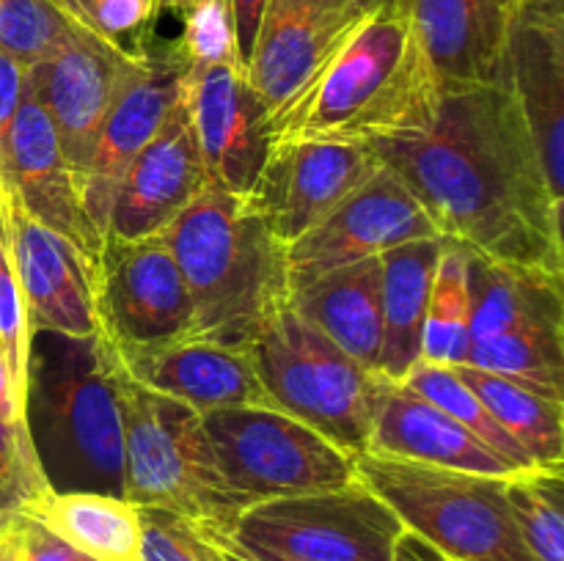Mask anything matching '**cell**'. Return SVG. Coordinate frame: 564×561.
I'll return each mask as SVG.
<instances>
[{
  "label": "cell",
  "mask_w": 564,
  "mask_h": 561,
  "mask_svg": "<svg viewBox=\"0 0 564 561\" xmlns=\"http://www.w3.org/2000/svg\"><path fill=\"white\" fill-rule=\"evenodd\" d=\"M516 3H518V0H499V6H501V9H505V11H510Z\"/></svg>",
  "instance_id": "cell-50"
},
{
  "label": "cell",
  "mask_w": 564,
  "mask_h": 561,
  "mask_svg": "<svg viewBox=\"0 0 564 561\" xmlns=\"http://www.w3.org/2000/svg\"><path fill=\"white\" fill-rule=\"evenodd\" d=\"M231 16V33H235V58L242 72L248 69L251 61L253 42H257L259 22H262L264 6L268 0H226Z\"/></svg>",
  "instance_id": "cell-40"
},
{
  "label": "cell",
  "mask_w": 564,
  "mask_h": 561,
  "mask_svg": "<svg viewBox=\"0 0 564 561\" xmlns=\"http://www.w3.org/2000/svg\"><path fill=\"white\" fill-rule=\"evenodd\" d=\"M0 352L9 361L17 391L28 396V361H31V328H28L25 302L11 264L9 237H6L3 201H0Z\"/></svg>",
  "instance_id": "cell-36"
},
{
  "label": "cell",
  "mask_w": 564,
  "mask_h": 561,
  "mask_svg": "<svg viewBox=\"0 0 564 561\" xmlns=\"http://www.w3.org/2000/svg\"><path fill=\"white\" fill-rule=\"evenodd\" d=\"M466 366L516 380L564 402V328L518 330L474 341Z\"/></svg>",
  "instance_id": "cell-30"
},
{
  "label": "cell",
  "mask_w": 564,
  "mask_h": 561,
  "mask_svg": "<svg viewBox=\"0 0 564 561\" xmlns=\"http://www.w3.org/2000/svg\"><path fill=\"white\" fill-rule=\"evenodd\" d=\"M0 561H25V534L20 512H0Z\"/></svg>",
  "instance_id": "cell-43"
},
{
  "label": "cell",
  "mask_w": 564,
  "mask_h": 561,
  "mask_svg": "<svg viewBox=\"0 0 564 561\" xmlns=\"http://www.w3.org/2000/svg\"><path fill=\"white\" fill-rule=\"evenodd\" d=\"M187 72L191 64L180 53L176 42L149 47L99 124L91 152L77 168V182L88 218L102 237L116 187L127 165L163 130L176 99L182 97Z\"/></svg>",
  "instance_id": "cell-14"
},
{
  "label": "cell",
  "mask_w": 564,
  "mask_h": 561,
  "mask_svg": "<svg viewBox=\"0 0 564 561\" xmlns=\"http://www.w3.org/2000/svg\"><path fill=\"white\" fill-rule=\"evenodd\" d=\"M44 487L50 484L39 465L28 424L0 421V512H17Z\"/></svg>",
  "instance_id": "cell-38"
},
{
  "label": "cell",
  "mask_w": 564,
  "mask_h": 561,
  "mask_svg": "<svg viewBox=\"0 0 564 561\" xmlns=\"http://www.w3.org/2000/svg\"><path fill=\"white\" fill-rule=\"evenodd\" d=\"M358 479L411 537L444 561H534L507 501V479L358 454Z\"/></svg>",
  "instance_id": "cell-6"
},
{
  "label": "cell",
  "mask_w": 564,
  "mask_h": 561,
  "mask_svg": "<svg viewBox=\"0 0 564 561\" xmlns=\"http://www.w3.org/2000/svg\"><path fill=\"white\" fill-rule=\"evenodd\" d=\"M507 501L534 561H564V471L516 473L507 479Z\"/></svg>",
  "instance_id": "cell-32"
},
{
  "label": "cell",
  "mask_w": 564,
  "mask_h": 561,
  "mask_svg": "<svg viewBox=\"0 0 564 561\" xmlns=\"http://www.w3.org/2000/svg\"><path fill=\"white\" fill-rule=\"evenodd\" d=\"M444 240H416L391 248L380 256V319L383 341L375 372L391 383L422 361V328L430 286L438 267Z\"/></svg>",
  "instance_id": "cell-25"
},
{
  "label": "cell",
  "mask_w": 564,
  "mask_h": 561,
  "mask_svg": "<svg viewBox=\"0 0 564 561\" xmlns=\"http://www.w3.org/2000/svg\"><path fill=\"white\" fill-rule=\"evenodd\" d=\"M119 385L124 413V501L229 534L246 501L226 484L202 413L138 385L127 377L121 363Z\"/></svg>",
  "instance_id": "cell-5"
},
{
  "label": "cell",
  "mask_w": 564,
  "mask_h": 561,
  "mask_svg": "<svg viewBox=\"0 0 564 561\" xmlns=\"http://www.w3.org/2000/svg\"><path fill=\"white\" fill-rule=\"evenodd\" d=\"M182 33L176 47L191 66L235 61V33L226 0H198L180 11Z\"/></svg>",
  "instance_id": "cell-37"
},
{
  "label": "cell",
  "mask_w": 564,
  "mask_h": 561,
  "mask_svg": "<svg viewBox=\"0 0 564 561\" xmlns=\"http://www.w3.org/2000/svg\"><path fill=\"white\" fill-rule=\"evenodd\" d=\"M141 55L119 50L72 22L69 33L36 64L25 66V86L42 102L66 160L80 168L99 124L119 97Z\"/></svg>",
  "instance_id": "cell-15"
},
{
  "label": "cell",
  "mask_w": 564,
  "mask_h": 561,
  "mask_svg": "<svg viewBox=\"0 0 564 561\" xmlns=\"http://www.w3.org/2000/svg\"><path fill=\"white\" fill-rule=\"evenodd\" d=\"M25 421L50 487L124 498L119 361L102 336H31Z\"/></svg>",
  "instance_id": "cell-3"
},
{
  "label": "cell",
  "mask_w": 564,
  "mask_h": 561,
  "mask_svg": "<svg viewBox=\"0 0 564 561\" xmlns=\"http://www.w3.org/2000/svg\"><path fill=\"white\" fill-rule=\"evenodd\" d=\"M25 88V66L0 53V190H9V135Z\"/></svg>",
  "instance_id": "cell-39"
},
{
  "label": "cell",
  "mask_w": 564,
  "mask_h": 561,
  "mask_svg": "<svg viewBox=\"0 0 564 561\" xmlns=\"http://www.w3.org/2000/svg\"><path fill=\"white\" fill-rule=\"evenodd\" d=\"M286 306L364 369H378L383 341L380 256L341 264L292 284L286 292Z\"/></svg>",
  "instance_id": "cell-23"
},
{
  "label": "cell",
  "mask_w": 564,
  "mask_h": 561,
  "mask_svg": "<svg viewBox=\"0 0 564 561\" xmlns=\"http://www.w3.org/2000/svg\"><path fill=\"white\" fill-rule=\"evenodd\" d=\"M416 240H444V234L422 198L389 165H380L323 223L286 248V278L290 286L301 284Z\"/></svg>",
  "instance_id": "cell-11"
},
{
  "label": "cell",
  "mask_w": 564,
  "mask_h": 561,
  "mask_svg": "<svg viewBox=\"0 0 564 561\" xmlns=\"http://www.w3.org/2000/svg\"><path fill=\"white\" fill-rule=\"evenodd\" d=\"M141 559L138 561H224L204 528L163 509H141Z\"/></svg>",
  "instance_id": "cell-35"
},
{
  "label": "cell",
  "mask_w": 564,
  "mask_h": 561,
  "mask_svg": "<svg viewBox=\"0 0 564 561\" xmlns=\"http://www.w3.org/2000/svg\"><path fill=\"white\" fill-rule=\"evenodd\" d=\"M69 561H94V559H88V556H83V553H75V550H72Z\"/></svg>",
  "instance_id": "cell-49"
},
{
  "label": "cell",
  "mask_w": 564,
  "mask_h": 561,
  "mask_svg": "<svg viewBox=\"0 0 564 561\" xmlns=\"http://www.w3.org/2000/svg\"><path fill=\"white\" fill-rule=\"evenodd\" d=\"M191 3H198V0H165V9H171L180 14V11H185Z\"/></svg>",
  "instance_id": "cell-46"
},
{
  "label": "cell",
  "mask_w": 564,
  "mask_h": 561,
  "mask_svg": "<svg viewBox=\"0 0 564 561\" xmlns=\"http://www.w3.org/2000/svg\"><path fill=\"white\" fill-rule=\"evenodd\" d=\"M471 256L457 242L444 240L422 328V361L435 366H466L471 352Z\"/></svg>",
  "instance_id": "cell-29"
},
{
  "label": "cell",
  "mask_w": 564,
  "mask_h": 561,
  "mask_svg": "<svg viewBox=\"0 0 564 561\" xmlns=\"http://www.w3.org/2000/svg\"><path fill=\"white\" fill-rule=\"evenodd\" d=\"M444 82L413 36L402 0L372 9L314 80L270 121L273 141L372 146L435 119Z\"/></svg>",
  "instance_id": "cell-2"
},
{
  "label": "cell",
  "mask_w": 564,
  "mask_h": 561,
  "mask_svg": "<svg viewBox=\"0 0 564 561\" xmlns=\"http://www.w3.org/2000/svg\"><path fill=\"white\" fill-rule=\"evenodd\" d=\"M402 6L444 86L494 82L507 20L499 0H402Z\"/></svg>",
  "instance_id": "cell-24"
},
{
  "label": "cell",
  "mask_w": 564,
  "mask_h": 561,
  "mask_svg": "<svg viewBox=\"0 0 564 561\" xmlns=\"http://www.w3.org/2000/svg\"><path fill=\"white\" fill-rule=\"evenodd\" d=\"M185 105L213 187L248 196L270 152V119L235 61L191 66Z\"/></svg>",
  "instance_id": "cell-16"
},
{
  "label": "cell",
  "mask_w": 564,
  "mask_h": 561,
  "mask_svg": "<svg viewBox=\"0 0 564 561\" xmlns=\"http://www.w3.org/2000/svg\"><path fill=\"white\" fill-rule=\"evenodd\" d=\"M193 300L198 339L248 346L286 302L284 245L248 196L209 185L163 231Z\"/></svg>",
  "instance_id": "cell-4"
},
{
  "label": "cell",
  "mask_w": 564,
  "mask_h": 561,
  "mask_svg": "<svg viewBox=\"0 0 564 561\" xmlns=\"http://www.w3.org/2000/svg\"><path fill=\"white\" fill-rule=\"evenodd\" d=\"M246 550V548H242ZM246 553H251L253 559H259V561H286V559H279V556H270V553H257V550H246Z\"/></svg>",
  "instance_id": "cell-48"
},
{
  "label": "cell",
  "mask_w": 564,
  "mask_h": 561,
  "mask_svg": "<svg viewBox=\"0 0 564 561\" xmlns=\"http://www.w3.org/2000/svg\"><path fill=\"white\" fill-rule=\"evenodd\" d=\"M204 531H207L209 537L215 539V544H218V550H220V556H224V561H259V559H253L251 553H246V550H242L240 544H237L235 539L229 537V534L209 531V528H204Z\"/></svg>",
  "instance_id": "cell-45"
},
{
  "label": "cell",
  "mask_w": 564,
  "mask_h": 561,
  "mask_svg": "<svg viewBox=\"0 0 564 561\" xmlns=\"http://www.w3.org/2000/svg\"><path fill=\"white\" fill-rule=\"evenodd\" d=\"M534 468L564 471V402L477 366H455Z\"/></svg>",
  "instance_id": "cell-28"
},
{
  "label": "cell",
  "mask_w": 564,
  "mask_h": 561,
  "mask_svg": "<svg viewBox=\"0 0 564 561\" xmlns=\"http://www.w3.org/2000/svg\"><path fill=\"white\" fill-rule=\"evenodd\" d=\"M163 6H165V0H163Z\"/></svg>",
  "instance_id": "cell-51"
},
{
  "label": "cell",
  "mask_w": 564,
  "mask_h": 561,
  "mask_svg": "<svg viewBox=\"0 0 564 561\" xmlns=\"http://www.w3.org/2000/svg\"><path fill=\"white\" fill-rule=\"evenodd\" d=\"M99 336L113 350H141L193 333V300L163 234L105 237L94 262Z\"/></svg>",
  "instance_id": "cell-10"
},
{
  "label": "cell",
  "mask_w": 564,
  "mask_h": 561,
  "mask_svg": "<svg viewBox=\"0 0 564 561\" xmlns=\"http://www.w3.org/2000/svg\"><path fill=\"white\" fill-rule=\"evenodd\" d=\"M75 25L116 44L132 55H143L152 44V28L163 0H53Z\"/></svg>",
  "instance_id": "cell-33"
},
{
  "label": "cell",
  "mask_w": 564,
  "mask_h": 561,
  "mask_svg": "<svg viewBox=\"0 0 564 561\" xmlns=\"http://www.w3.org/2000/svg\"><path fill=\"white\" fill-rule=\"evenodd\" d=\"M11 264L33 333H61L72 339L99 336L94 302V262L55 231L31 218L14 196L0 190Z\"/></svg>",
  "instance_id": "cell-17"
},
{
  "label": "cell",
  "mask_w": 564,
  "mask_h": 561,
  "mask_svg": "<svg viewBox=\"0 0 564 561\" xmlns=\"http://www.w3.org/2000/svg\"><path fill=\"white\" fill-rule=\"evenodd\" d=\"M17 512L94 561L141 559V512L119 495L44 487Z\"/></svg>",
  "instance_id": "cell-26"
},
{
  "label": "cell",
  "mask_w": 564,
  "mask_h": 561,
  "mask_svg": "<svg viewBox=\"0 0 564 561\" xmlns=\"http://www.w3.org/2000/svg\"><path fill=\"white\" fill-rule=\"evenodd\" d=\"M372 148L422 198L444 240L490 262L564 275V201L501 82L444 86L427 130Z\"/></svg>",
  "instance_id": "cell-1"
},
{
  "label": "cell",
  "mask_w": 564,
  "mask_h": 561,
  "mask_svg": "<svg viewBox=\"0 0 564 561\" xmlns=\"http://www.w3.org/2000/svg\"><path fill=\"white\" fill-rule=\"evenodd\" d=\"M402 383H405L408 388L416 391V394H422L424 399L433 402L435 407H441L446 416L455 418L468 435H474L479 443L488 446L490 451H496V454L505 462H510L512 468H518V471H532L534 468V462L529 460L527 451L501 429V424L490 416V410L482 405V399L463 383V377L455 369L419 361L416 366L405 374Z\"/></svg>",
  "instance_id": "cell-31"
},
{
  "label": "cell",
  "mask_w": 564,
  "mask_h": 561,
  "mask_svg": "<svg viewBox=\"0 0 564 561\" xmlns=\"http://www.w3.org/2000/svg\"><path fill=\"white\" fill-rule=\"evenodd\" d=\"M22 534H25V561H69V544L25 515H22Z\"/></svg>",
  "instance_id": "cell-41"
},
{
  "label": "cell",
  "mask_w": 564,
  "mask_h": 561,
  "mask_svg": "<svg viewBox=\"0 0 564 561\" xmlns=\"http://www.w3.org/2000/svg\"><path fill=\"white\" fill-rule=\"evenodd\" d=\"M204 429L226 484L246 506L358 479L356 451L275 407L204 413Z\"/></svg>",
  "instance_id": "cell-8"
},
{
  "label": "cell",
  "mask_w": 564,
  "mask_h": 561,
  "mask_svg": "<svg viewBox=\"0 0 564 561\" xmlns=\"http://www.w3.org/2000/svg\"><path fill=\"white\" fill-rule=\"evenodd\" d=\"M113 352L127 377L202 416L229 407H275L253 369L248 346L182 336L141 350Z\"/></svg>",
  "instance_id": "cell-21"
},
{
  "label": "cell",
  "mask_w": 564,
  "mask_h": 561,
  "mask_svg": "<svg viewBox=\"0 0 564 561\" xmlns=\"http://www.w3.org/2000/svg\"><path fill=\"white\" fill-rule=\"evenodd\" d=\"M518 3H521V0H518Z\"/></svg>",
  "instance_id": "cell-52"
},
{
  "label": "cell",
  "mask_w": 564,
  "mask_h": 561,
  "mask_svg": "<svg viewBox=\"0 0 564 561\" xmlns=\"http://www.w3.org/2000/svg\"><path fill=\"white\" fill-rule=\"evenodd\" d=\"M394 561H444V559H441L435 550H430L424 542H419L416 537H411V534H408V537L402 539L400 550H397Z\"/></svg>",
  "instance_id": "cell-44"
},
{
  "label": "cell",
  "mask_w": 564,
  "mask_h": 561,
  "mask_svg": "<svg viewBox=\"0 0 564 561\" xmlns=\"http://www.w3.org/2000/svg\"><path fill=\"white\" fill-rule=\"evenodd\" d=\"M209 187L191 116L185 88L176 99L163 130L135 154L116 187L105 237L163 234L182 209L191 207Z\"/></svg>",
  "instance_id": "cell-19"
},
{
  "label": "cell",
  "mask_w": 564,
  "mask_h": 561,
  "mask_svg": "<svg viewBox=\"0 0 564 561\" xmlns=\"http://www.w3.org/2000/svg\"><path fill=\"white\" fill-rule=\"evenodd\" d=\"M471 256V253H468ZM471 344L518 330L564 328V275L471 256Z\"/></svg>",
  "instance_id": "cell-27"
},
{
  "label": "cell",
  "mask_w": 564,
  "mask_h": 561,
  "mask_svg": "<svg viewBox=\"0 0 564 561\" xmlns=\"http://www.w3.org/2000/svg\"><path fill=\"white\" fill-rule=\"evenodd\" d=\"M380 165L378 152L364 143L273 141L248 201L286 251Z\"/></svg>",
  "instance_id": "cell-12"
},
{
  "label": "cell",
  "mask_w": 564,
  "mask_h": 561,
  "mask_svg": "<svg viewBox=\"0 0 564 561\" xmlns=\"http://www.w3.org/2000/svg\"><path fill=\"white\" fill-rule=\"evenodd\" d=\"M72 20L53 0H0V53L36 64L69 33Z\"/></svg>",
  "instance_id": "cell-34"
},
{
  "label": "cell",
  "mask_w": 564,
  "mask_h": 561,
  "mask_svg": "<svg viewBox=\"0 0 564 561\" xmlns=\"http://www.w3.org/2000/svg\"><path fill=\"white\" fill-rule=\"evenodd\" d=\"M369 11L356 0H268L246 77L273 121Z\"/></svg>",
  "instance_id": "cell-18"
},
{
  "label": "cell",
  "mask_w": 564,
  "mask_h": 561,
  "mask_svg": "<svg viewBox=\"0 0 564 561\" xmlns=\"http://www.w3.org/2000/svg\"><path fill=\"white\" fill-rule=\"evenodd\" d=\"M44 229L80 248L97 262L105 237L88 218L75 165L66 160L42 102L22 88V102L9 135V190Z\"/></svg>",
  "instance_id": "cell-20"
},
{
  "label": "cell",
  "mask_w": 564,
  "mask_h": 561,
  "mask_svg": "<svg viewBox=\"0 0 564 561\" xmlns=\"http://www.w3.org/2000/svg\"><path fill=\"white\" fill-rule=\"evenodd\" d=\"M248 352L279 410L364 454L378 374L352 361L286 302L259 324Z\"/></svg>",
  "instance_id": "cell-7"
},
{
  "label": "cell",
  "mask_w": 564,
  "mask_h": 561,
  "mask_svg": "<svg viewBox=\"0 0 564 561\" xmlns=\"http://www.w3.org/2000/svg\"><path fill=\"white\" fill-rule=\"evenodd\" d=\"M364 451L391 460L490 473V476L523 473L479 443L455 418L446 416L422 394L408 388L405 383H391L380 374L369 405V432Z\"/></svg>",
  "instance_id": "cell-22"
},
{
  "label": "cell",
  "mask_w": 564,
  "mask_h": 561,
  "mask_svg": "<svg viewBox=\"0 0 564 561\" xmlns=\"http://www.w3.org/2000/svg\"><path fill=\"white\" fill-rule=\"evenodd\" d=\"M0 421L6 424H28L25 421V399L17 391L14 374H11L9 361L0 352Z\"/></svg>",
  "instance_id": "cell-42"
},
{
  "label": "cell",
  "mask_w": 564,
  "mask_h": 561,
  "mask_svg": "<svg viewBox=\"0 0 564 561\" xmlns=\"http://www.w3.org/2000/svg\"><path fill=\"white\" fill-rule=\"evenodd\" d=\"M356 3L361 6V9L372 11V9H380V6H386V3H394V0H356Z\"/></svg>",
  "instance_id": "cell-47"
},
{
  "label": "cell",
  "mask_w": 564,
  "mask_h": 561,
  "mask_svg": "<svg viewBox=\"0 0 564 561\" xmlns=\"http://www.w3.org/2000/svg\"><path fill=\"white\" fill-rule=\"evenodd\" d=\"M229 537L286 561H394L405 526L361 482L246 506Z\"/></svg>",
  "instance_id": "cell-9"
},
{
  "label": "cell",
  "mask_w": 564,
  "mask_h": 561,
  "mask_svg": "<svg viewBox=\"0 0 564 561\" xmlns=\"http://www.w3.org/2000/svg\"><path fill=\"white\" fill-rule=\"evenodd\" d=\"M496 82L532 132L549 185L564 201V9L562 0H521L507 11Z\"/></svg>",
  "instance_id": "cell-13"
}]
</instances>
